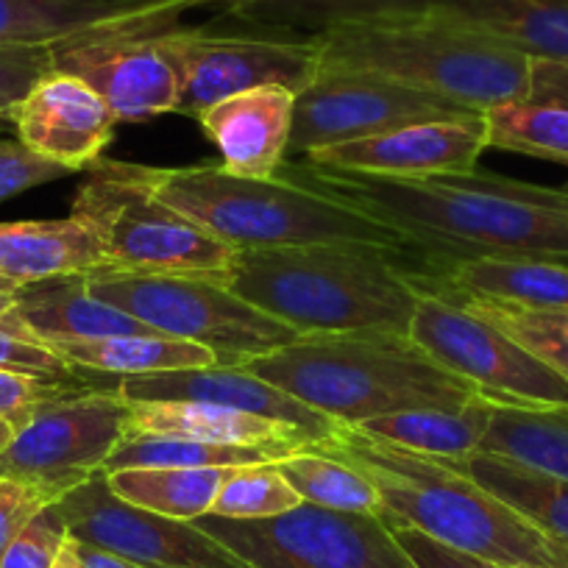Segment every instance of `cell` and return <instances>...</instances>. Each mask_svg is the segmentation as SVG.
<instances>
[{
	"label": "cell",
	"mask_w": 568,
	"mask_h": 568,
	"mask_svg": "<svg viewBox=\"0 0 568 568\" xmlns=\"http://www.w3.org/2000/svg\"><path fill=\"white\" fill-rule=\"evenodd\" d=\"M276 176L354 206L433 265L466 260L568 262V190L488 171L379 179L284 162Z\"/></svg>",
	"instance_id": "1"
},
{
	"label": "cell",
	"mask_w": 568,
	"mask_h": 568,
	"mask_svg": "<svg viewBox=\"0 0 568 568\" xmlns=\"http://www.w3.org/2000/svg\"><path fill=\"white\" fill-rule=\"evenodd\" d=\"M433 262L409 248L313 243L240 251L223 284L302 337L348 332L407 335L418 276Z\"/></svg>",
	"instance_id": "2"
},
{
	"label": "cell",
	"mask_w": 568,
	"mask_h": 568,
	"mask_svg": "<svg viewBox=\"0 0 568 568\" xmlns=\"http://www.w3.org/2000/svg\"><path fill=\"white\" fill-rule=\"evenodd\" d=\"M321 452L374 479L382 494V518L390 529H418L490 566L568 568L566 540L483 488L463 463L415 455L354 429Z\"/></svg>",
	"instance_id": "3"
},
{
	"label": "cell",
	"mask_w": 568,
	"mask_h": 568,
	"mask_svg": "<svg viewBox=\"0 0 568 568\" xmlns=\"http://www.w3.org/2000/svg\"><path fill=\"white\" fill-rule=\"evenodd\" d=\"M315 40L321 70H368L477 112L532 101L535 59L440 9L335 26Z\"/></svg>",
	"instance_id": "4"
},
{
	"label": "cell",
	"mask_w": 568,
	"mask_h": 568,
	"mask_svg": "<svg viewBox=\"0 0 568 568\" xmlns=\"http://www.w3.org/2000/svg\"><path fill=\"white\" fill-rule=\"evenodd\" d=\"M245 368L348 429L404 409L466 407L483 396L396 332L298 337Z\"/></svg>",
	"instance_id": "5"
},
{
	"label": "cell",
	"mask_w": 568,
	"mask_h": 568,
	"mask_svg": "<svg viewBox=\"0 0 568 568\" xmlns=\"http://www.w3.org/2000/svg\"><path fill=\"white\" fill-rule=\"evenodd\" d=\"M140 173L165 204L234 251L313 243H374L409 248L396 232L374 217L282 176H237L221 162L190 168L140 165Z\"/></svg>",
	"instance_id": "6"
},
{
	"label": "cell",
	"mask_w": 568,
	"mask_h": 568,
	"mask_svg": "<svg viewBox=\"0 0 568 568\" xmlns=\"http://www.w3.org/2000/svg\"><path fill=\"white\" fill-rule=\"evenodd\" d=\"M70 215L95 232L109 271L223 282L240 254L165 204L131 162L98 160L87 171Z\"/></svg>",
	"instance_id": "7"
},
{
	"label": "cell",
	"mask_w": 568,
	"mask_h": 568,
	"mask_svg": "<svg viewBox=\"0 0 568 568\" xmlns=\"http://www.w3.org/2000/svg\"><path fill=\"white\" fill-rule=\"evenodd\" d=\"M92 296L142 321L151 332L210 348L221 365H245L296 343L298 332L206 276L92 271Z\"/></svg>",
	"instance_id": "8"
},
{
	"label": "cell",
	"mask_w": 568,
	"mask_h": 568,
	"mask_svg": "<svg viewBox=\"0 0 568 568\" xmlns=\"http://www.w3.org/2000/svg\"><path fill=\"white\" fill-rule=\"evenodd\" d=\"M248 26L245 31H223L215 26L187 29L176 23L160 31L182 81L179 114L199 118L223 98L256 87H284L298 95L321 73L315 34Z\"/></svg>",
	"instance_id": "9"
},
{
	"label": "cell",
	"mask_w": 568,
	"mask_h": 568,
	"mask_svg": "<svg viewBox=\"0 0 568 568\" xmlns=\"http://www.w3.org/2000/svg\"><path fill=\"white\" fill-rule=\"evenodd\" d=\"M195 524L251 568H415L385 518L310 501L256 521L201 516Z\"/></svg>",
	"instance_id": "10"
},
{
	"label": "cell",
	"mask_w": 568,
	"mask_h": 568,
	"mask_svg": "<svg viewBox=\"0 0 568 568\" xmlns=\"http://www.w3.org/2000/svg\"><path fill=\"white\" fill-rule=\"evenodd\" d=\"M409 341L499 404H568V382L471 307L420 287Z\"/></svg>",
	"instance_id": "11"
},
{
	"label": "cell",
	"mask_w": 568,
	"mask_h": 568,
	"mask_svg": "<svg viewBox=\"0 0 568 568\" xmlns=\"http://www.w3.org/2000/svg\"><path fill=\"white\" fill-rule=\"evenodd\" d=\"M129 402L114 385H84L31 413L0 452V477L42 485L57 499L103 471L125 438Z\"/></svg>",
	"instance_id": "12"
},
{
	"label": "cell",
	"mask_w": 568,
	"mask_h": 568,
	"mask_svg": "<svg viewBox=\"0 0 568 568\" xmlns=\"http://www.w3.org/2000/svg\"><path fill=\"white\" fill-rule=\"evenodd\" d=\"M474 114L483 112L368 70H321L296 95L291 154L307 156L409 123Z\"/></svg>",
	"instance_id": "13"
},
{
	"label": "cell",
	"mask_w": 568,
	"mask_h": 568,
	"mask_svg": "<svg viewBox=\"0 0 568 568\" xmlns=\"http://www.w3.org/2000/svg\"><path fill=\"white\" fill-rule=\"evenodd\" d=\"M70 538L136 562L142 568H251L195 521L129 505L95 474L57 501Z\"/></svg>",
	"instance_id": "14"
},
{
	"label": "cell",
	"mask_w": 568,
	"mask_h": 568,
	"mask_svg": "<svg viewBox=\"0 0 568 568\" xmlns=\"http://www.w3.org/2000/svg\"><path fill=\"white\" fill-rule=\"evenodd\" d=\"M53 70L90 84L118 123H142L176 112L182 81L160 31L87 34L51 45Z\"/></svg>",
	"instance_id": "15"
},
{
	"label": "cell",
	"mask_w": 568,
	"mask_h": 568,
	"mask_svg": "<svg viewBox=\"0 0 568 568\" xmlns=\"http://www.w3.org/2000/svg\"><path fill=\"white\" fill-rule=\"evenodd\" d=\"M485 149H488L485 120L483 114H474V118L409 123L313 151L304 160L318 168L379 179H435L477 171Z\"/></svg>",
	"instance_id": "16"
},
{
	"label": "cell",
	"mask_w": 568,
	"mask_h": 568,
	"mask_svg": "<svg viewBox=\"0 0 568 568\" xmlns=\"http://www.w3.org/2000/svg\"><path fill=\"white\" fill-rule=\"evenodd\" d=\"M125 402H206L240 413L260 415L302 433L315 449H326L343 438L348 426L307 407L282 387L271 385L245 365H212V368L168 371V374L129 376L114 382Z\"/></svg>",
	"instance_id": "17"
},
{
	"label": "cell",
	"mask_w": 568,
	"mask_h": 568,
	"mask_svg": "<svg viewBox=\"0 0 568 568\" xmlns=\"http://www.w3.org/2000/svg\"><path fill=\"white\" fill-rule=\"evenodd\" d=\"M31 154L68 171H90L114 136L118 118L109 103L70 73H48L9 118Z\"/></svg>",
	"instance_id": "18"
},
{
	"label": "cell",
	"mask_w": 568,
	"mask_h": 568,
	"mask_svg": "<svg viewBox=\"0 0 568 568\" xmlns=\"http://www.w3.org/2000/svg\"><path fill=\"white\" fill-rule=\"evenodd\" d=\"M296 92L256 87L223 98L199 114V123L221 154V165L237 176L273 179L291 156Z\"/></svg>",
	"instance_id": "19"
},
{
	"label": "cell",
	"mask_w": 568,
	"mask_h": 568,
	"mask_svg": "<svg viewBox=\"0 0 568 568\" xmlns=\"http://www.w3.org/2000/svg\"><path fill=\"white\" fill-rule=\"evenodd\" d=\"M424 291L452 302L513 304L527 310H568V262L466 260L429 265L418 276Z\"/></svg>",
	"instance_id": "20"
},
{
	"label": "cell",
	"mask_w": 568,
	"mask_h": 568,
	"mask_svg": "<svg viewBox=\"0 0 568 568\" xmlns=\"http://www.w3.org/2000/svg\"><path fill=\"white\" fill-rule=\"evenodd\" d=\"M87 276L90 273H70V276L23 284L18 307L9 318L45 346L62 341H95V337L114 335H156L142 321L131 318L114 304L92 296Z\"/></svg>",
	"instance_id": "21"
},
{
	"label": "cell",
	"mask_w": 568,
	"mask_h": 568,
	"mask_svg": "<svg viewBox=\"0 0 568 568\" xmlns=\"http://www.w3.org/2000/svg\"><path fill=\"white\" fill-rule=\"evenodd\" d=\"M125 435H182L210 444L267 446L287 452L315 449L291 426L206 402H129Z\"/></svg>",
	"instance_id": "22"
},
{
	"label": "cell",
	"mask_w": 568,
	"mask_h": 568,
	"mask_svg": "<svg viewBox=\"0 0 568 568\" xmlns=\"http://www.w3.org/2000/svg\"><path fill=\"white\" fill-rule=\"evenodd\" d=\"M103 267L101 243L79 217L0 223V278L18 287Z\"/></svg>",
	"instance_id": "23"
},
{
	"label": "cell",
	"mask_w": 568,
	"mask_h": 568,
	"mask_svg": "<svg viewBox=\"0 0 568 568\" xmlns=\"http://www.w3.org/2000/svg\"><path fill=\"white\" fill-rule=\"evenodd\" d=\"M112 31H151L140 0H0V48L57 45Z\"/></svg>",
	"instance_id": "24"
},
{
	"label": "cell",
	"mask_w": 568,
	"mask_h": 568,
	"mask_svg": "<svg viewBox=\"0 0 568 568\" xmlns=\"http://www.w3.org/2000/svg\"><path fill=\"white\" fill-rule=\"evenodd\" d=\"M490 413H494V402L477 396L466 407L404 409V413L371 418L365 424L352 426V429L365 435V438L402 446V449L415 452V455L466 463L468 457L483 449L485 433L490 426Z\"/></svg>",
	"instance_id": "25"
},
{
	"label": "cell",
	"mask_w": 568,
	"mask_h": 568,
	"mask_svg": "<svg viewBox=\"0 0 568 568\" xmlns=\"http://www.w3.org/2000/svg\"><path fill=\"white\" fill-rule=\"evenodd\" d=\"M433 9L527 57L568 64V0H440Z\"/></svg>",
	"instance_id": "26"
},
{
	"label": "cell",
	"mask_w": 568,
	"mask_h": 568,
	"mask_svg": "<svg viewBox=\"0 0 568 568\" xmlns=\"http://www.w3.org/2000/svg\"><path fill=\"white\" fill-rule=\"evenodd\" d=\"M53 352L68 359L79 374H98L118 379L129 376L168 374V371L212 368L221 359L199 343L165 335H114L95 341L53 343Z\"/></svg>",
	"instance_id": "27"
},
{
	"label": "cell",
	"mask_w": 568,
	"mask_h": 568,
	"mask_svg": "<svg viewBox=\"0 0 568 568\" xmlns=\"http://www.w3.org/2000/svg\"><path fill=\"white\" fill-rule=\"evenodd\" d=\"M568 483V404L494 402L483 449Z\"/></svg>",
	"instance_id": "28"
},
{
	"label": "cell",
	"mask_w": 568,
	"mask_h": 568,
	"mask_svg": "<svg viewBox=\"0 0 568 568\" xmlns=\"http://www.w3.org/2000/svg\"><path fill=\"white\" fill-rule=\"evenodd\" d=\"M234 468H123L106 474L109 488L129 505L195 521L210 516L221 485Z\"/></svg>",
	"instance_id": "29"
},
{
	"label": "cell",
	"mask_w": 568,
	"mask_h": 568,
	"mask_svg": "<svg viewBox=\"0 0 568 568\" xmlns=\"http://www.w3.org/2000/svg\"><path fill=\"white\" fill-rule=\"evenodd\" d=\"M438 3L440 0H237L226 7V14L267 29L321 34L335 26L424 12Z\"/></svg>",
	"instance_id": "30"
},
{
	"label": "cell",
	"mask_w": 568,
	"mask_h": 568,
	"mask_svg": "<svg viewBox=\"0 0 568 568\" xmlns=\"http://www.w3.org/2000/svg\"><path fill=\"white\" fill-rule=\"evenodd\" d=\"M296 455L267 446H232L182 435H125L123 444L109 457L103 474L123 468H243L260 463H278Z\"/></svg>",
	"instance_id": "31"
},
{
	"label": "cell",
	"mask_w": 568,
	"mask_h": 568,
	"mask_svg": "<svg viewBox=\"0 0 568 568\" xmlns=\"http://www.w3.org/2000/svg\"><path fill=\"white\" fill-rule=\"evenodd\" d=\"M466 471L490 494L501 496L507 505L521 510L535 524L568 544V483L549 477L535 468L513 463L507 457L477 452L468 457Z\"/></svg>",
	"instance_id": "32"
},
{
	"label": "cell",
	"mask_w": 568,
	"mask_h": 568,
	"mask_svg": "<svg viewBox=\"0 0 568 568\" xmlns=\"http://www.w3.org/2000/svg\"><path fill=\"white\" fill-rule=\"evenodd\" d=\"M276 468L310 505L382 518V494L374 479L329 452H296L278 460Z\"/></svg>",
	"instance_id": "33"
},
{
	"label": "cell",
	"mask_w": 568,
	"mask_h": 568,
	"mask_svg": "<svg viewBox=\"0 0 568 568\" xmlns=\"http://www.w3.org/2000/svg\"><path fill=\"white\" fill-rule=\"evenodd\" d=\"M488 149L568 165V106L538 101L496 103L485 109Z\"/></svg>",
	"instance_id": "34"
},
{
	"label": "cell",
	"mask_w": 568,
	"mask_h": 568,
	"mask_svg": "<svg viewBox=\"0 0 568 568\" xmlns=\"http://www.w3.org/2000/svg\"><path fill=\"white\" fill-rule=\"evenodd\" d=\"M298 505H304V499L284 479L276 463H260V466L234 468L229 474L226 483L217 490L210 516L256 521V518H273L282 516V513H291Z\"/></svg>",
	"instance_id": "35"
},
{
	"label": "cell",
	"mask_w": 568,
	"mask_h": 568,
	"mask_svg": "<svg viewBox=\"0 0 568 568\" xmlns=\"http://www.w3.org/2000/svg\"><path fill=\"white\" fill-rule=\"evenodd\" d=\"M532 352L568 382V310H527L513 304L460 302Z\"/></svg>",
	"instance_id": "36"
},
{
	"label": "cell",
	"mask_w": 568,
	"mask_h": 568,
	"mask_svg": "<svg viewBox=\"0 0 568 568\" xmlns=\"http://www.w3.org/2000/svg\"><path fill=\"white\" fill-rule=\"evenodd\" d=\"M0 371H14V374L53 382H81L84 376L68 359L59 357L51 346L14 324L9 315L0 321Z\"/></svg>",
	"instance_id": "37"
},
{
	"label": "cell",
	"mask_w": 568,
	"mask_h": 568,
	"mask_svg": "<svg viewBox=\"0 0 568 568\" xmlns=\"http://www.w3.org/2000/svg\"><path fill=\"white\" fill-rule=\"evenodd\" d=\"M68 538V521L53 501L26 524L23 532L7 549V555L0 557V568H53Z\"/></svg>",
	"instance_id": "38"
},
{
	"label": "cell",
	"mask_w": 568,
	"mask_h": 568,
	"mask_svg": "<svg viewBox=\"0 0 568 568\" xmlns=\"http://www.w3.org/2000/svg\"><path fill=\"white\" fill-rule=\"evenodd\" d=\"M48 73H53L51 45L0 48V109L12 118V109Z\"/></svg>",
	"instance_id": "39"
},
{
	"label": "cell",
	"mask_w": 568,
	"mask_h": 568,
	"mask_svg": "<svg viewBox=\"0 0 568 568\" xmlns=\"http://www.w3.org/2000/svg\"><path fill=\"white\" fill-rule=\"evenodd\" d=\"M84 385L90 382H53L14 374V371H0V418H7L9 424H14V429H20L37 407Z\"/></svg>",
	"instance_id": "40"
},
{
	"label": "cell",
	"mask_w": 568,
	"mask_h": 568,
	"mask_svg": "<svg viewBox=\"0 0 568 568\" xmlns=\"http://www.w3.org/2000/svg\"><path fill=\"white\" fill-rule=\"evenodd\" d=\"M70 173L73 171H68V168L53 165V162L31 154L20 140L0 136V201L14 199V195L40 187V184L59 182Z\"/></svg>",
	"instance_id": "41"
},
{
	"label": "cell",
	"mask_w": 568,
	"mask_h": 568,
	"mask_svg": "<svg viewBox=\"0 0 568 568\" xmlns=\"http://www.w3.org/2000/svg\"><path fill=\"white\" fill-rule=\"evenodd\" d=\"M53 501L59 499L42 485L20 477H0V557L7 555L12 540L26 529V524Z\"/></svg>",
	"instance_id": "42"
},
{
	"label": "cell",
	"mask_w": 568,
	"mask_h": 568,
	"mask_svg": "<svg viewBox=\"0 0 568 568\" xmlns=\"http://www.w3.org/2000/svg\"><path fill=\"white\" fill-rule=\"evenodd\" d=\"M393 532H396V540L407 551L409 560L415 562V568H501L449 549V546L438 544V540L426 538L418 529H393Z\"/></svg>",
	"instance_id": "43"
},
{
	"label": "cell",
	"mask_w": 568,
	"mask_h": 568,
	"mask_svg": "<svg viewBox=\"0 0 568 568\" xmlns=\"http://www.w3.org/2000/svg\"><path fill=\"white\" fill-rule=\"evenodd\" d=\"M210 3H223V7H232L237 0H140V12L145 26L151 31H165L171 26L179 23L187 9L210 7Z\"/></svg>",
	"instance_id": "44"
},
{
	"label": "cell",
	"mask_w": 568,
	"mask_h": 568,
	"mask_svg": "<svg viewBox=\"0 0 568 568\" xmlns=\"http://www.w3.org/2000/svg\"><path fill=\"white\" fill-rule=\"evenodd\" d=\"M75 546H79V557L84 568H142L136 566V562H129L123 560V557L112 555V551L98 549V546L81 544V540H75Z\"/></svg>",
	"instance_id": "45"
},
{
	"label": "cell",
	"mask_w": 568,
	"mask_h": 568,
	"mask_svg": "<svg viewBox=\"0 0 568 568\" xmlns=\"http://www.w3.org/2000/svg\"><path fill=\"white\" fill-rule=\"evenodd\" d=\"M18 296H20L18 284L3 282V278H0V321L14 313V307H18Z\"/></svg>",
	"instance_id": "46"
},
{
	"label": "cell",
	"mask_w": 568,
	"mask_h": 568,
	"mask_svg": "<svg viewBox=\"0 0 568 568\" xmlns=\"http://www.w3.org/2000/svg\"><path fill=\"white\" fill-rule=\"evenodd\" d=\"M53 568H84V566H81V557H79V546H75V538H68V544H64L62 555H59V560L53 562Z\"/></svg>",
	"instance_id": "47"
},
{
	"label": "cell",
	"mask_w": 568,
	"mask_h": 568,
	"mask_svg": "<svg viewBox=\"0 0 568 568\" xmlns=\"http://www.w3.org/2000/svg\"><path fill=\"white\" fill-rule=\"evenodd\" d=\"M14 433H18V429H14V424H9L7 418H0V452L7 449L9 444H12Z\"/></svg>",
	"instance_id": "48"
},
{
	"label": "cell",
	"mask_w": 568,
	"mask_h": 568,
	"mask_svg": "<svg viewBox=\"0 0 568 568\" xmlns=\"http://www.w3.org/2000/svg\"><path fill=\"white\" fill-rule=\"evenodd\" d=\"M566 190H568V184H566Z\"/></svg>",
	"instance_id": "49"
}]
</instances>
